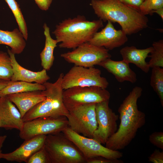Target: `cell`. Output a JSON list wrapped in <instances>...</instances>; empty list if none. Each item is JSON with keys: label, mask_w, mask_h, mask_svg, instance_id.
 Instances as JSON below:
<instances>
[{"label": "cell", "mask_w": 163, "mask_h": 163, "mask_svg": "<svg viewBox=\"0 0 163 163\" xmlns=\"http://www.w3.org/2000/svg\"><path fill=\"white\" fill-rule=\"evenodd\" d=\"M1 44L9 46L12 53L18 54L23 51L26 46V42L22 33L18 28L12 31L0 29Z\"/></svg>", "instance_id": "20"}, {"label": "cell", "mask_w": 163, "mask_h": 163, "mask_svg": "<svg viewBox=\"0 0 163 163\" xmlns=\"http://www.w3.org/2000/svg\"><path fill=\"white\" fill-rule=\"evenodd\" d=\"M6 138L7 136L6 135L0 136V149H1Z\"/></svg>", "instance_id": "35"}, {"label": "cell", "mask_w": 163, "mask_h": 163, "mask_svg": "<svg viewBox=\"0 0 163 163\" xmlns=\"http://www.w3.org/2000/svg\"><path fill=\"white\" fill-rule=\"evenodd\" d=\"M153 50L148 57L150 59L148 62L150 68L163 67V40H160L152 43Z\"/></svg>", "instance_id": "25"}, {"label": "cell", "mask_w": 163, "mask_h": 163, "mask_svg": "<svg viewBox=\"0 0 163 163\" xmlns=\"http://www.w3.org/2000/svg\"><path fill=\"white\" fill-rule=\"evenodd\" d=\"M87 163H123V161L118 159H110L102 156H96L86 160Z\"/></svg>", "instance_id": "30"}, {"label": "cell", "mask_w": 163, "mask_h": 163, "mask_svg": "<svg viewBox=\"0 0 163 163\" xmlns=\"http://www.w3.org/2000/svg\"><path fill=\"white\" fill-rule=\"evenodd\" d=\"M127 7L139 12L140 6L144 0H118Z\"/></svg>", "instance_id": "31"}, {"label": "cell", "mask_w": 163, "mask_h": 163, "mask_svg": "<svg viewBox=\"0 0 163 163\" xmlns=\"http://www.w3.org/2000/svg\"><path fill=\"white\" fill-rule=\"evenodd\" d=\"M62 132L76 145L86 160L98 156L110 159H118L123 156V153L118 150L104 146L94 139L78 134L68 126Z\"/></svg>", "instance_id": "11"}, {"label": "cell", "mask_w": 163, "mask_h": 163, "mask_svg": "<svg viewBox=\"0 0 163 163\" xmlns=\"http://www.w3.org/2000/svg\"><path fill=\"white\" fill-rule=\"evenodd\" d=\"M148 160L153 163H163V152L155 149L149 157Z\"/></svg>", "instance_id": "32"}, {"label": "cell", "mask_w": 163, "mask_h": 163, "mask_svg": "<svg viewBox=\"0 0 163 163\" xmlns=\"http://www.w3.org/2000/svg\"><path fill=\"white\" fill-rule=\"evenodd\" d=\"M110 95L105 88L97 86L74 87L63 90V102L68 110L80 105L97 104L109 100Z\"/></svg>", "instance_id": "9"}, {"label": "cell", "mask_w": 163, "mask_h": 163, "mask_svg": "<svg viewBox=\"0 0 163 163\" xmlns=\"http://www.w3.org/2000/svg\"><path fill=\"white\" fill-rule=\"evenodd\" d=\"M46 136L39 135L25 140L14 151L8 153H2V158L8 161L26 163L33 155L43 147Z\"/></svg>", "instance_id": "14"}, {"label": "cell", "mask_w": 163, "mask_h": 163, "mask_svg": "<svg viewBox=\"0 0 163 163\" xmlns=\"http://www.w3.org/2000/svg\"><path fill=\"white\" fill-rule=\"evenodd\" d=\"M13 74L9 55L8 53L0 51V79L11 80Z\"/></svg>", "instance_id": "26"}, {"label": "cell", "mask_w": 163, "mask_h": 163, "mask_svg": "<svg viewBox=\"0 0 163 163\" xmlns=\"http://www.w3.org/2000/svg\"><path fill=\"white\" fill-rule=\"evenodd\" d=\"M64 74L61 73L54 83L46 82L43 84L46 98L30 109L22 117L24 122L42 117H66L69 111L63 100V90L62 81Z\"/></svg>", "instance_id": "4"}, {"label": "cell", "mask_w": 163, "mask_h": 163, "mask_svg": "<svg viewBox=\"0 0 163 163\" xmlns=\"http://www.w3.org/2000/svg\"><path fill=\"white\" fill-rule=\"evenodd\" d=\"M10 82L11 80L0 79V91L7 86Z\"/></svg>", "instance_id": "34"}, {"label": "cell", "mask_w": 163, "mask_h": 163, "mask_svg": "<svg viewBox=\"0 0 163 163\" xmlns=\"http://www.w3.org/2000/svg\"><path fill=\"white\" fill-rule=\"evenodd\" d=\"M17 107L22 117L30 109L46 98L44 91H34L14 93L7 95Z\"/></svg>", "instance_id": "17"}, {"label": "cell", "mask_w": 163, "mask_h": 163, "mask_svg": "<svg viewBox=\"0 0 163 163\" xmlns=\"http://www.w3.org/2000/svg\"><path fill=\"white\" fill-rule=\"evenodd\" d=\"M150 84L158 95L163 107V69L157 67L152 68Z\"/></svg>", "instance_id": "23"}, {"label": "cell", "mask_w": 163, "mask_h": 163, "mask_svg": "<svg viewBox=\"0 0 163 163\" xmlns=\"http://www.w3.org/2000/svg\"><path fill=\"white\" fill-rule=\"evenodd\" d=\"M2 150L1 149H0V159L2 158L1 155L2 154Z\"/></svg>", "instance_id": "37"}, {"label": "cell", "mask_w": 163, "mask_h": 163, "mask_svg": "<svg viewBox=\"0 0 163 163\" xmlns=\"http://www.w3.org/2000/svg\"><path fill=\"white\" fill-rule=\"evenodd\" d=\"M43 148L50 163H86L81 152L62 132L46 135Z\"/></svg>", "instance_id": "5"}, {"label": "cell", "mask_w": 163, "mask_h": 163, "mask_svg": "<svg viewBox=\"0 0 163 163\" xmlns=\"http://www.w3.org/2000/svg\"><path fill=\"white\" fill-rule=\"evenodd\" d=\"M149 140L154 145L163 150V132H155L149 136Z\"/></svg>", "instance_id": "29"}, {"label": "cell", "mask_w": 163, "mask_h": 163, "mask_svg": "<svg viewBox=\"0 0 163 163\" xmlns=\"http://www.w3.org/2000/svg\"><path fill=\"white\" fill-rule=\"evenodd\" d=\"M90 5L100 19L117 23L127 35L137 33L148 26L147 16L118 0H91Z\"/></svg>", "instance_id": "2"}, {"label": "cell", "mask_w": 163, "mask_h": 163, "mask_svg": "<svg viewBox=\"0 0 163 163\" xmlns=\"http://www.w3.org/2000/svg\"><path fill=\"white\" fill-rule=\"evenodd\" d=\"M7 53L10 56L13 70L12 81H23L28 82L43 84L50 79L46 70L43 69L41 71L34 72L21 66L18 62L15 54L8 48Z\"/></svg>", "instance_id": "16"}, {"label": "cell", "mask_w": 163, "mask_h": 163, "mask_svg": "<svg viewBox=\"0 0 163 163\" xmlns=\"http://www.w3.org/2000/svg\"><path fill=\"white\" fill-rule=\"evenodd\" d=\"M109 100L96 104L95 112L97 123L92 138L101 144H105L108 139L117 129L119 116L111 109Z\"/></svg>", "instance_id": "12"}, {"label": "cell", "mask_w": 163, "mask_h": 163, "mask_svg": "<svg viewBox=\"0 0 163 163\" xmlns=\"http://www.w3.org/2000/svg\"><path fill=\"white\" fill-rule=\"evenodd\" d=\"M44 34L45 37L44 48L40 54L41 65L43 69L50 70L53 65L54 60V51L58 43L56 40L52 38L50 28L45 23L43 25Z\"/></svg>", "instance_id": "21"}, {"label": "cell", "mask_w": 163, "mask_h": 163, "mask_svg": "<svg viewBox=\"0 0 163 163\" xmlns=\"http://www.w3.org/2000/svg\"><path fill=\"white\" fill-rule=\"evenodd\" d=\"M103 21L99 19L89 21L83 15L69 18L56 26L52 32L60 48L74 49L88 42L94 34L103 27Z\"/></svg>", "instance_id": "3"}, {"label": "cell", "mask_w": 163, "mask_h": 163, "mask_svg": "<svg viewBox=\"0 0 163 163\" xmlns=\"http://www.w3.org/2000/svg\"><path fill=\"white\" fill-rule=\"evenodd\" d=\"M154 13H156L158 14L163 20V8L158 9L154 12Z\"/></svg>", "instance_id": "36"}, {"label": "cell", "mask_w": 163, "mask_h": 163, "mask_svg": "<svg viewBox=\"0 0 163 163\" xmlns=\"http://www.w3.org/2000/svg\"><path fill=\"white\" fill-rule=\"evenodd\" d=\"M99 32H96L88 42L94 45L112 50L125 44L128 40L127 35L122 30H117L110 21Z\"/></svg>", "instance_id": "13"}, {"label": "cell", "mask_w": 163, "mask_h": 163, "mask_svg": "<svg viewBox=\"0 0 163 163\" xmlns=\"http://www.w3.org/2000/svg\"><path fill=\"white\" fill-rule=\"evenodd\" d=\"M24 123L19 110L7 96L0 97V128L20 131Z\"/></svg>", "instance_id": "15"}, {"label": "cell", "mask_w": 163, "mask_h": 163, "mask_svg": "<svg viewBox=\"0 0 163 163\" xmlns=\"http://www.w3.org/2000/svg\"><path fill=\"white\" fill-rule=\"evenodd\" d=\"M96 104L91 103L80 105L69 110V113L66 117L68 126L78 134L92 138L97 126Z\"/></svg>", "instance_id": "6"}, {"label": "cell", "mask_w": 163, "mask_h": 163, "mask_svg": "<svg viewBox=\"0 0 163 163\" xmlns=\"http://www.w3.org/2000/svg\"><path fill=\"white\" fill-rule=\"evenodd\" d=\"M68 125L65 116L40 117L24 122L19 135L26 140L39 135L55 134L62 132Z\"/></svg>", "instance_id": "10"}, {"label": "cell", "mask_w": 163, "mask_h": 163, "mask_svg": "<svg viewBox=\"0 0 163 163\" xmlns=\"http://www.w3.org/2000/svg\"><path fill=\"white\" fill-rule=\"evenodd\" d=\"M98 65L111 73L120 82L127 81L134 83L137 81L136 73L130 68L129 64L123 60L116 61L109 58L101 62Z\"/></svg>", "instance_id": "18"}, {"label": "cell", "mask_w": 163, "mask_h": 163, "mask_svg": "<svg viewBox=\"0 0 163 163\" xmlns=\"http://www.w3.org/2000/svg\"><path fill=\"white\" fill-rule=\"evenodd\" d=\"M163 8V0H144L140 6L139 12L146 16L152 15L156 10Z\"/></svg>", "instance_id": "27"}, {"label": "cell", "mask_w": 163, "mask_h": 163, "mask_svg": "<svg viewBox=\"0 0 163 163\" xmlns=\"http://www.w3.org/2000/svg\"><path fill=\"white\" fill-rule=\"evenodd\" d=\"M108 50L96 46L88 42L83 43L71 51L61 54L66 61L75 65L86 68L94 67L110 58Z\"/></svg>", "instance_id": "8"}, {"label": "cell", "mask_w": 163, "mask_h": 163, "mask_svg": "<svg viewBox=\"0 0 163 163\" xmlns=\"http://www.w3.org/2000/svg\"><path fill=\"white\" fill-rule=\"evenodd\" d=\"M12 11L24 39L28 38L27 28L25 20L21 11L19 5L15 0H5Z\"/></svg>", "instance_id": "24"}, {"label": "cell", "mask_w": 163, "mask_h": 163, "mask_svg": "<svg viewBox=\"0 0 163 163\" xmlns=\"http://www.w3.org/2000/svg\"><path fill=\"white\" fill-rule=\"evenodd\" d=\"M26 163H50L43 147L33 155Z\"/></svg>", "instance_id": "28"}, {"label": "cell", "mask_w": 163, "mask_h": 163, "mask_svg": "<svg viewBox=\"0 0 163 163\" xmlns=\"http://www.w3.org/2000/svg\"><path fill=\"white\" fill-rule=\"evenodd\" d=\"M101 75V71L94 67L86 68L75 65L64 75L62 87L63 90L76 86H97L106 89L109 82Z\"/></svg>", "instance_id": "7"}, {"label": "cell", "mask_w": 163, "mask_h": 163, "mask_svg": "<svg viewBox=\"0 0 163 163\" xmlns=\"http://www.w3.org/2000/svg\"><path fill=\"white\" fill-rule=\"evenodd\" d=\"M45 89V87L43 84L11 80L9 84L0 91V97L12 94L34 91H43Z\"/></svg>", "instance_id": "22"}, {"label": "cell", "mask_w": 163, "mask_h": 163, "mask_svg": "<svg viewBox=\"0 0 163 163\" xmlns=\"http://www.w3.org/2000/svg\"><path fill=\"white\" fill-rule=\"evenodd\" d=\"M39 8L41 10L46 11L48 10L53 0H34Z\"/></svg>", "instance_id": "33"}, {"label": "cell", "mask_w": 163, "mask_h": 163, "mask_svg": "<svg viewBox=\"0 0 163 163\" xmlns=\"http://www.w3.org/2000/svg\"><path fill=\"white\" fill-rule=\"evenodd\" d=\"M153 49L152 46L142 49H137L134 46H126L120 50V53L123 60L129 64H134L143 72L147 73L150 68L145 59Z\"/></svg>", "instance_id": "19"}, {"label": "cell", "mask_w": 163, "mask_h": 163, "mask_svg": "<svg viewBox=\"0 0 163 163\" xmlns=\"http://www.w3.org/2000/svg\"><path fill=\"white\" fill-rule=\"evenodd\" d=\"M142 88L136 86L126 97L118 109L120 123L116 132L107 140L105 147L113 150L124 149L135 138L145 124V115L138 109L137 102Z\"/></svg>", "instance_id": "1"}]
</instances>
